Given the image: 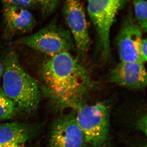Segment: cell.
<instances>
[{"label": "cell", "instance_id": "6da1fadb", "mask_svg": "<svg viewBox=\"0 0 147 147\" xmlns=\"http://www.w3.org/2000/svg\"><path fill=\"white\" fill-rule=\"evenodd\" d=\"M40 74L42 95L59 109L73 110L82 103L93 86L86 69L69 52L47 58L41 65Z\"/></svg>", "mask_w": 147, "mask_h": 147}, {"label": "cell", "instance_id": "7a4b0ae2", "mask_svg": "<svg viewBox=\"0 0 147 147\" xmlns=\"http://www.w3.org/2000/svg\"><path fill=\"white\" fill-rule=\"evenodd\" d=\"M3 65L2 88L4 93L20 111L28 113L35 111L42 95L39 83L23 68L13 51L5 55Z\"/></svg>", "mask_w": 147, "mask_h": 147}, {"label": "cell", "instance_id": "3957f363", "mask_svg": "<svg viewBox=\"0 0 147 147\" xmlns=\"http://www.w3.org/2000/svg\"><path fill=\"white\" fill-rule=\"evenodd\" d=\"M89 147H105L110 134V110L105 102L82 104L73 109Z\"/></svg>", "mask_w": 147, "mask_h": 147}, {"label": "cell", "instance_id": "277c9868", "mask_svg": "<svg viewBox=\"0 0 147 147\" xmlns=\"http://www.w3.org/2000/svg\"><path fill=\"white\" fill-rule=\"evenodd\" d=\"M124 1L87 0L88 12L96 30L98 49L103 59L110 57V30Z\"/></svg>", "mask_w": 147, "mask_h": 147}, {"label": "cell", "instance_id": "5b68a950", "mask_svg": "<svg viewBox=\"0 0 147 147\" xmlns=\"http://www.w3.org/2000/svg\"><path fill=\"white\" fill-rule=\"evenodd\" d=\"M17 42L49 57L69 52L75 46L70 32L53 23L34 34L22 38Z\"/></svg>", "mask_w": 147, "mask_h": 147}, {"label": "cell", "instance_id": "8992f818", "mask_svg": "<svg viewBox=\"0 0 147 147\" xmlns=\"http://www.w3.org/2000/svg\"><path fill=\"white\" fill-rule=\"evenodd\" d=\"M67 25L72 34L79 61L86 56L90 45V38L86 17L80 0H65L63 9Z\"/></svg>", "mask_w": 147, "mask_h": 147}, {"label": "cell", "instance_id": "52a82bcc", "mask_svg": "<svg viewBox=\"0 0 147 147\" xmlns=\"http://www.w3.org/2000/svg\"><path fill=\"white\" fill-rule=\"evenodd\" d=\"M49 147H89L76 121L74 110L54 121L50 130Z\"/></svg>", "mask_w": 147, "mask_h": 147}, {"label": "cell", "instance_id": "ba28073f", "mask_svg": "<svg viewBox=\"0 0 147 147\" xmlns=\"http://www.w3.org/2000/svg\"><path fill=\"white\" fill-rule=\"evenodd\" d=\"M143 33L131 16H127L124 20L117 38L121 62L143 63L138 51L139 44L143 38Z\"/></svg>", "mask_w": 147, "mask_h": 147}, {"label": "cell", "instance_id": "9c48e42d", "mask_svg": "<svg viewBox=\"0 0 147 147\" xmlns=\"http://www.w3.org/2000/svg\"><path fill=\"white\" fill-rule=\"evenodd\" d=\"M109 79L111 83L127 88H144L147 82L144 63L121 62L110 71Z\"/></svg>", "mask_w": 147, "mask_h": 147}, {"label": "cell", "instance_id": "30bf717a", "mask_svg": "<svg viewBox=\"0 0 147 147\" xmlns=\"http://www.w3.org/2000/svg\"><path fill=\"white\" fill-rule=\"evenodd\" d=\"M3 14L7 38L31 31L36 24L34 16L26 9L3 4Z\"/></svg>", "mask_w": 147, "mask_h": 147}, {"label": "cell", "instance_id": "8fae6325", "mask_svg": "<svg viewBox=\"0 0 147 147\" xmlns=\"http://www.w3.org/2000/svg\"><path fill=\"white\" fill-rule=\"evenodd\" d=\"M37 127L18 122L0 123V147L11 143H24L36 135Z\"/></svg>", "mask_w": 147, "mask_h": 147}, {"label": "cell", "instance_id": "7c38bea8", "mask_svg": "<svg viewBox=\"0 0 147 147\" xmlns=\"http://www.w3.org/2000/svg\"><path fill=\"white\" fill-rule=\"evenodd\" d=\"M20 111L16 104L9 98L0 88V121L14 118Z\"/></svg>", "mask_w": 147, "mask_h": 147}, {"label": "cell", "instance_id": "4fadbf2b", "mask_svg": "<svg viewBox=\"0 0 147 147\" xmlns=\"http://www.w3.org/2000/svg\"><path fill=\"white\" fill-rule=\"evenodd\" d=\"M136 22L143 33L147 31V2L145 0H134L133 1Z\"/></svg>", "mask_w": 147, "mask_h": 147}, {"label": "cell", "instance_id": "5bb4252c", "mask_svg": "<svg viewBox=\"0 0 147 147\" xmlns=\"http://www.w3.org/2000/svg\"><path fill=\"white\" fill-rule=\"evenodd\" d=\"M41 9L42 16H49L57 8L60 0H35Z\"/></svg>", "mask_w": 147, "mask_h": 147}, {"label": "cell", "instance_id": "9a60e30c", "mask_svg": "<svg viewBox=\"0 0 147 147\" xmlns=\"http://www.w3.org/2000/svg\"><path fill=\"white\" fill-rule=\"evenodd\" d=\"M3 5L15 6L29 9L39 6L35 0H1Z\"/></svg>", "mask_w": 147, "mask_h": 147}, {"label": "cell", "instance_id": "2e32d148", "mask_svg": "<svg viewBox=\"0 0 147 147\" xmlns=\"http://www.w3.org/2000/svg\"><path fill=\"white\" fill-rule=\"evenodd\" d=\"M135 126L136 128L145 135L147 134V115L146 114L141 116L138 119Z\"/></svg>", "mask_w": 147, "mask_h": 147}, {"label": "cell", "instance_id": "e0dca14e", "mask_svg": "<svg viewBox=\"0 0 147 147\" xmlns=\"http://www.w3.org/2000/svg\"><path fill=\"white\" fill-rule=\"evenodd\" d=\"M147 39L143 38L139 46V57L143 63H144L147 61Z\"/></svg>", "mask_w": 147, "mask_h": 147}, {"label": "cell", "instance_id": "ac0fdd59", "mask_svg": "<svg viewBox=\"0 0 147 147\" xmlns=\"http://www.w3.org/2000/svg\"><path fill=\"white\" fill-rule=\"evenodd\" d=\"M2 147H25V144L15 142L9 144Z\"/></svg>", "mask_w": 147, "mask_h": 147}, {"label": "cell", "instance_id": "d6986e66", "mask_svg": "<svg viewBox=\"0 0 147 147\" xmlns=\"http://www.w3.org/2000/svg\"><path fill=\"white\" fill-rule=\"evenodd\" d=\"M3 71V67L2 64L0 62V77L2 76Z\"/></svg>", "mask_w": 147, "mask_h": 147}, {"label": "cell", "instance_id": "ffe728a7", "mask_svg": "<svg viewBox=\"0 0 147 147\" xmlns=\"http://www.w3.org/2000/svg\"><path fill=\"white\" fill-rule=\"evenodd\" d=\"M142 147H147V145L146 144L145 145H144V146H142Z\"/></svg>", "mask_w": 147, "mask_h": 147}]
</instances>
